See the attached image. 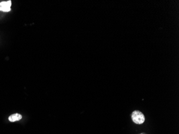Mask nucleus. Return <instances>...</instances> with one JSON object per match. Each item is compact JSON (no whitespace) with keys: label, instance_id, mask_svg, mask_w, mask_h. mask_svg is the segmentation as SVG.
<instances>
[{"label":"nucleus","instance_id":"nucleus-4","mask_svg":"<svg viewBox=\"0 0 179 134\" xmlns=\"http://www.w3.org/2000/svg\"></svg>","mask_w":179,"mask_h":134},{"label":"nucleus","instance_id":"nucleus-1","mask_svg":"<svg viewBox=\"0 0 179 134\" xmlns=\"http://www.w3.org/2000/svg\"><path fill=\"white\" fill-rule=\"evenodd\" d=\"M131 119L134 123L138 124H141L145 121L144 115L138 110H135L132 113Z\"/></svg>","mask_w":179,"mask_h":134},{"label":"nucleus","instance_id":"nucleus-2","mask_svg":"<svg viewBox=\"0 0 179 134\" xmlns=\"http://www.w3.org/2000/svg\"><path fill=\"white\" fill-rule=\"evenodd\" d=\"M11 1H8L7 2H1L0 3V11L3 12H9L11 10Z\"/></svg>","mask_w":179,"mask_h":134},{"label":"nucleus","instance_id":"nucleus-3","mask_svg":"<svg viewBox=\"0 0 179 134\" xmlns=\"http://www.w3.org/2000/svg\"><path fill=\"white\" fill-rule=\"evenodd\" d=\"M21 118H22V116L20 114L15 113V114L11 115L9 117V120L11 122H16V121L21 120Z\"/></svg>","mask_w":179,"mask_h":134}]
</instances>
